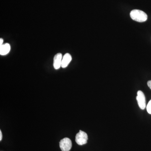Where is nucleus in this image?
<instances>
[{
  "mask_svg": "<svg viewBox=\"0 0 151 151\" xmlns=\"http://www.w3.org/2000/svg\"><path fill=\"white\" fill-rule=\"evenodd\" d=\"M130 17L133 20L139 22H143L147 19V14L140 10L134 9L131 11Z\"/></svg>",
  "mask_w": 151,
  "mask_h": 151,
  "instance_id": "f257e3e1",
  "label": "nucleus"
},
{
  "mask_svg": "<svg viewBox=\"0 0 151 151\" xmlns=\"http://www.w3.org/2000/svg\"><path fill=\"white\" fill-rule=\"evenodd\" d=\"M88 136L86 133L80 130L76 136L75 141L76 143L79 145H83L87 143Z\"/></svg>",
  "mask_w": 151,
  "mask_h": 151,
  "instance_id": "f03ea898",
  "label": "nucleus"
},
{
  "mask_svg": "<svg viewBox=\"0 0 151 151\" xmlns=\"http://www.w3.org/2000/svg\"><path fill=\"white\" fill-rule=\"evenodd\" d=\"M59 145L62 151H69L72 147V142L69 138H64L60 142Z\"/></svg>",
  "mask_w": 151,
  "mask_h": 151,
  "instance_id": "7ed1b4c3",
  "label": "nucleus"
},
{
  "mask_svg": "<svg viewBox=\"0 0 151 151\" xmlns=\"http://www.w3.org/2000/svg\"><path fill=\"white\" fill-rule=\"evenodd\" d=\"M138 105L142 110H144L146 108V99L145 94L142 91H138L137 97Z\"/></svg>",
  "mask_w": 151,
  "mask_h": 151,
  "instance_id": "20e7f679",
  "label": "nucleus"
},
{
  "mask_svg": "<svg viewBox=\"0 0 151 151\" xmlns=\"http://www.w3.org/2000/svg\"><path fill=\"white\" fill-rule=\"evenodd\" d=\"M62 58V55L61 53H58L55 55L53 63V67L55 69L58 70L61 67Z\"/></svg>",
  "mask_w": 151,
  "mask_h": 151,
  "instance_id": "39448f33",
  "label": "nucleus"
},
{
  "mask_svg": "<svg viewBox=\"0 0 151 151\" xmlns=\"http://www.w3.org/2000/svg\"><path fill=\"white\" fill-rule=\"evenodd\" d=\"M71 60H72L71 55L69 53H65L63 56L61 67L63 68H65L67 67L68 64L70 63Z\"/></svg>",
  "mask_w": 151,
  "mask_h": 151,
  "instance_id": "423d86ee",
  "label": "nucleus"
},
{
  "mask_svg": "<svg viewBox=\"0 0 151 151\" xmlns=\"http://www.w3.org/2000/svg\"><path fill=\"white\" fill-rule=\"evenodd\" d=\"M10 50L11 46L9 44H3L0 46V55H6L9 52Z\"/></svg>",
  "mask_w": 151,
  "mask_h": 151,
  "instance_id": "0eeeda50",
  "label": "nucleus"
},
{
  "mask_svg": "<svg viewBox=\"0 0 151 151\" xmlns=\"http://www.w3.org/2000/svg\"><path fill=\"white\" fill-rule=\"evenodd\" d=\"M147 110L149 114H151V100H150L147 106Z\"/></svg>",
  "mask_w": 151,
  "mask_h": 151,
  "instance_id": "6e6552de",
  "label": "nucleus"
},
{
  "mask_svg": "<svg viewBox=\"0 0 151 151\" xmlns=\"http://www.w3.org/2000/svg\"><path fill=\"white\" fill-rule=\"evenodd\" d=\"M147 85L149 87H150V89H151V80L148 81Z\"/></svg>",
  "mask_w": 151,
  "mask_h": 151,
  "instance_id": "1a4fd4ad",
  "label": "nucleus"
},
{
  "mask_svg": "<svg viewBox=\"0 0 151 151\" xmlns=\"http://www.w3.org/2000/svg\"><path fill=\"white\" fill-rule=\"evenodd\" d=\"M2 133L1 131L0 130V141H1L2 139Z\"/></svg>",
  "mask_w": 151,
  "mask_h": 151,
  "instance_id": "9d476101",
  "label": "nucleus"
},
{
  "mask_svg": "<svg viewBox=\"0 0 151 151\" xmlns=\"http://www.w3.org/2000/svg\"><path fill=\"white\" fill-rule=\"evenodd\" d=\"M3 42H4V40H3V39H0V46H1V45H2Z\"/></svg>",
  "mask_w": 151,
  "mask_h": 151,
  "instance_id": "9b49d317",
  "label": "nucleus"
}]
</instances>
